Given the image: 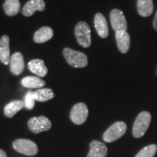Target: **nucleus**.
Masks as SVG:
<instances>
[{
    "instance_id": "nucleus-1",
    "label": "nucleus",
    "mask_w": 157,
    "mask_h": 157,
    "mask_svg": "<svg viewBox=\"0 0 157 157\" xmlns=\"http://www.w3.org/2000/svg\"><path fill=\"white\" fill-rule=\"evenodd\" d=\"M63 53L66 61L72 67L84 68L87 66V56L83 52L66 48L63 51Z\"/></svg>"
},
{
    "instance_id": "nucleus-2",
    "label": "nucleus",
    "mask_w": 157,
    "mask_h": 157,
    "mask_svg": "<svg viewBox=\"0 0 157 157\" xmlns=\"http://www.w3.org/2000/svg\"><path fill=\"white\" fill-rule=\"evenodd\" d=\"M151 121V115L148 111H142L135 119L132 128V135L136 138L143 137L148 130Z\"/></svg>"
},
{
    "instance_id": "nucleus-3",
    "label": "nucleus",
    "mask_w": 157,
    "mask_h": 157,
    "mask_svg": "<svg viewBox=\"0 0 157 157\" xmlns=\"http://www.w3.org/2000/svg\"><path fill=\"white\" fill-rule=\"evenodd\" d=\"M74 34L78 44L87 48L92 44L91 31L89 25L84 21H79L74 29Z\"/></svg>"
},
{
    "instance_id": "nucleus-4",
    "label": "nucleus",
    "mask_w": 157,
    "mask_h": 157,
    "mask_svg": "<svg viewBox=\"0 0 157 157\" xmlns=\"http://www.w3.org/2000/svg\"><path fill=\"white\" fill-rule=\"evenodd\" d=\"M127 124L124 121H117L104 132L103 138L106 143H111L119 139L127 131Z\"/></svg>"
},
{
    "instance_id": "nucleus-5",
    "label": "nucleus",
    "mask_w": 157,
    "mask_h": 157,
    "mask_svg": "<svg viewBox=\"0 0 157 157\" xmlns=\"http://www.w3.org/2000/svg\"><path fill=\"white\" fill-rule=\"evenodd\" d=\"M13 146L16 151L27 156H32L38 153L36 143L28 139H17L13 142Z\"/></svg>"
},
{
    "instance_id": "nucleus-6",
    "label": "nucleus",
    "mask_w": 157,
    "mask_h": 157,
    "mask_svg": "<svg viewBox=\"0 0 157 157\" xmlns=\"http://www.w3.org/2000/svg\"><path fill=\"white\" fill-rule=\"evenodd\" d=\"M28 127L31 132L38 134L50 129L52 127V123L48 117L39 116L31 118L28 121Z\"/></svg>"
},
{
    "instance_id": "nucleus-7",
    "label": "nucleus",
    "mask_w": 157,
    "mask_h": 157,
    "mask_svg": "<svg viewBox=\"0 0 157 157\" xmlns=\"http://www.w3.org/2000/svg\"><path fill=\"white\" fill-rule=\"evenodd\" d=\"M88 113H89V111H88L87 106L85 103H76L71 110V120L76 124H82L87 120Z\"/></svg>"
},
{
    "instance_id": "nucleus-8",
    "label": "nucleus",
    "mask_w": 157,
    "mask_h": 157,
    "mask_svg": "<svg viewBox=\"0 0 157 157\" xmlns=\"http://www.w3.org/2000/svg\"><path fill=\"white\" fill-rule=\"evenodd\" d=\"M110 20L112 28L116 32L127 31V23L123 12L119 9H113L110 13Z\"/></svg>"
},
{
    "instance_id": "nucleus-9",
    "label": "nucleus",
    "mask_w": 157,
    "mask_h": 157,
    "mask_svg": "<svg viewBox=\"0 0 157 157\" xmlns=\"http://www.w3.org/2000/svg\"><path fill=\"white\" fill-rule=\"evenodd\" d=\"M45 10L44 0H29L23 6L21 13L25 17H30L36 11L42 12Z\"/></svg>"
},
{
    "instance_id": "nucleus-10",
    "label": "nucleus",
    "mask_w": 157,
    "mask_h": 157,
    "mask_svg": "<svg viewBox=\"0 0 157 157\" xmlns=\"http://www.w3.org/2000/svg\"><path fill=\"white\" fill-rule=\"evenodd\" d=\"M10 68L12 74L14 75H20L23 73L25 68V62L23 56L21 52H16L10 57Z\"/></svg>"
},
{
    "instance_id": "nucleus-11",
    "label": "nucleus",
    "mask_w": 157,
    "mask_h": 157,
    "mask_svg": "<svg viewBox=\"0 0 157 157\" xmlns=\"http://www.w3.org/2000/svg\"><path fill=\"white\" fill-rule=\"evenodd\" d=\"M94 25L96 31L101 38L105 39L109 36V27L106 19L101 13H98L95 15Z\"/></svg>"
},
{
    "instance_id": "nucleus-12",
    "label": "nucleus",
    "mask_w": 157,
    "mask_h": 157,
    "mask_svg": "<svg viewBox=\"0 0 157 157\" xmlns=\"http://www.w3.org/2000/svg\"><path fill=\"white\" fill-rule=\"evenodd\" d=\"M116 41L118 49L121 53L125 54L128 52L130 48V36L127 31H119L116 32Z\"/></svg>"
},
{
    "instance_id": "nucleus-13",
    "label": "nucleus",
    "mask_w": 157,
    "mask_h": 157,
    "mask_svg": "<svg viewBox=\"0 0 157 157\" xmlns=\"http://www.w3.org/2000/svg\"><path fill=\"white\" fill-rule=\"evenodd\" d=\"M106 146L99 140H93L90 144V151L87 157H106Z\"/></svg>"
},
{
    "instance_id": "nucleus-14",
    "label": "nucleus",
    "mask_w": 157,
    "mask_h": 157,
    "mask_svg": "<svg viewBox=\"0 0 157 157\" xmlns=\"http://www.w3.org/2000/svg\"><path fill=\"white\" fill-rule=\"evenodd\" d=\"M10 37L3 35L0 39V61L5 65H8L10 60Z\"/></svg>"
},
{
    "instance_id": "nucleus-15",
    "label": "nucleus",
    "mask_w": 157,
    "mask_h": 157,
    "mask_svg": "<svg viewBox=\"0 0 157 157\" xmlns=\"http://www.w3.org/2000/svg\"><path fill=\"white\" fill-rule=\"evenodd\" d=\"M28 68L33 74H36L39 77H44L48 71L44 62L41 59L31 60L30 62H29Z\"/></svg>"
},
{
    "instance_id": "nucleus-16",
    "label": "nucleus",
    "mask_w": 157,
    "mask_h": 157,
    "mask_svg": "<svg viewBox=\"0 0 157 157\" xmlns=\"http://www.w3.org/2000/svg\"><path fill=\"white\" fill-rule=\"evenodd\" d=\"M53 36V30L49 26H44L35 32L34 40L38 44H42L50 40Z\"/></svg>"
},
{
    "instance_id": "nucleus-17",
    "label": "nucleus",
    "mask_w": 157,
    "mask_h": 157,
    "mask_svg": "<svg viewBox=\"0 0 157 157\" xmlns=\"http://www.w3.org/2000/svg\"><path fill=\"white\" fill-rule=\"evenodd\" d=\"M137 13L142 17H148L154 11L153 0H137Z\"/></svg>"
},
{
    "instance_id": "nucleus-18",
    "label": "nucleus",
    "mask_w": 157,
    "mask_h": 157,
    "mask_svg": "<svg viewBox=\"0 0 157 157\" xmlns=\"http://www.w3.org/2000/svg\"><path fill=\"white\" fill-rule=\"evenodd\" d=\"M24 106V102L20 100L13 101L10 103H7L4 109L5 115L8 118H12L19 111L23 109Z\"/></svg>"
},
{
    "instance_id": "nucleus-19",
    "label": "nucleus",
    "mask_w": 157,
    "mask_h": 157,
    "mask_svg": "<svg viewBox=\"0 0 157 157\" xmlns=\"http://www.w3.org/2000/svg\"><path fill=\"white\" fill-rule=\"evenodd\" d=\"M45 82L39 78V76H29L23 78L21 80V84L24 87L27 88H42L45 85Z\"/></svg>"
},
{
    "instance_id": "nucleus-20",
    "label": "nucleus",
    "mask_w": 157,
    "mask_h": 157,
    "mask_svg": "<svg viewBox=\"0 0 157 157\" xmlns=\"http://www.w3.org/2000/svg\"><path fill=\"white\" fill-rule=\"evenodd\" d=\"M3 9L7 15L15 16L21 10V3L19 0H5L3 4Z\"/></svg>"
},
{
    "instance_id": "nucleus-21",
    "label": "nucleus",
    "mask_w": 157,
    "mask_h": 157,
    "mask_svg": "<svg viewBox=\"0 0 157 157\" xmlns=\"http://www.w3.org/2000/svg\"><path fill=\"white\" fill-rule=\"evenodd\" d=\"M35 101L39 102H46L55 97L53 90L50 88H41L33 93Z\"/></svg>"
},
{
    "instance_id": "nucleus-22",
    "label": "nucleus",
    "mask_w": 157,
    "mask_h": 157,
    "mask_svg": "<svg viewBox=\"0 0 157 157\" xmlns=\"http://www.w3.org/2000/svg\"><path fill=\"white\" fill-rule=\"evenodd\" d=\"M156 145H149V146L143 148L135 157H154V155L156 154Z\"/></svg>"
},
{
    "instance_id": "nucleus-23",
    "label": "nucleus",
    "mask_w": 157,
    "mask_h": 157,
    "mask_svg": "<svg viewBox=\"0 0 157 157\" xmlns=\"http://www.w3.org/2000/svg\"><path fill=\"white\" fill-rule=\"evenodd\" d=\"M33 93L34 92L32 91L27 92L24 97V106L25 109L29 110L34 109L35 105V99Z\"/></svg>"
},
{
    "instance_id": "nucleus-24",
    "label": "nucleus",
    "mask_w": 157,
    "mask_h": 157,
    "mask_svg": "<svg viewBox=\"0 0 157 157\" xmlns=\"http://www.w3.org/2000/svg\"><path fill=\"white\" fill-rule=\"evenodd\" d=\"M153 26H154V30L157 32V11H156V14H155L154 21H153Z\"/></svg>"
},
{
    "instance_id": "nucleus-25",
    "label": "nucleus",
    "mask_w": 157,
    "mask_h": 157,
    "mask_svg": "<svg viewBox=\"0 0 157 157\" xmlns=\"http://www.w3.org/2000/svg\"><path fill=\"white\" fill-rule=\"evenodd\" d=\"M0 157H7V154L4 150L0 149Z\"/></svg>"
},
{
    "instance_id": "nucleus-26",
    "label": "nucleus",
    "mask_w": 157,
    "mask_h": 157,
    "mask_svg": "<svg viewBox=\"0 0 157 157\" xmlns=\"http://www.w3.org/2000/svg\"><path fill=\"white\" fill-rule=\"evenodd\" d=\"M156 73H157V69H156Z\"/></svg>"
}]
</instances>
